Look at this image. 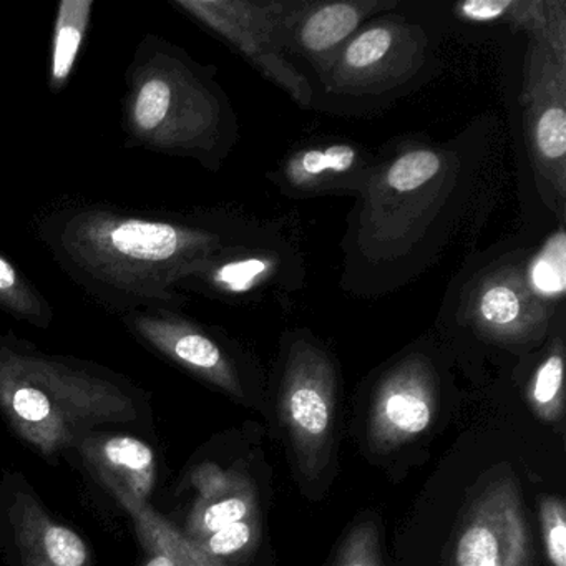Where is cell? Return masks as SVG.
Wrapping results in <instances>:
<instances>
[{
    "label": "cell",
    "mask_w": 566,
    "mask_h": 566,
    "mask_svg": "<svg viewBox=\"0 0 566 566\" xmlns=\"http://www.w3.org/2000/svg\"><path fill=\"white\" fill-rule=\"evenodd\" d=\"M357 154L349 145H333L326 150H311L300 155L294 168L303 178H316L326 171L343 174L356 161Z\"/></svg>",
    "instance_id": "44dd1931"
},
{
    "label": "cell",
    "mask_w": 566,
    "mask_h": 566,
    "mask_svg": "<svg viewBox=\"0 0 566 566\" xmlns=\"http://www.w3.org/2000/svg\"><path fill=\"white\" fill-rule=\"evenodd\" d=\"M334 566H384L379 530L374 522H360L349 530Z\"/></svg>",
    "instance_id": "e0dca14e"
},
{
    "label": "cell",
    "mask_w": 566,
    "mask_h": 566,
    "mask_svg": "<svg viewBox=\"0 0 566 566\" xmlns=\"http://www.w3.org/2000/svg\"><path fill=\"white\" fill-rule=\"evenodd\" d=\"M536 147L545 160L563 161L566 154V115L563 107L543 112L535 130Z\"/></svg>",
    "instance_id": "603a6c76"
},
{
    "label": "cell",
    "mask_w": 566,
    "mask_h": 566,
    "mask_svg": "<svg viewBox=\"0 0 566 566\" xmlns=\"http://www.w3.org/2000/svg\"><path fill=\"white\" fill-rule=\"evenodd\" d=\"M174 92V82L165 75L151 74L144 78L132 105V124L140 137L155 142L167 120Z\"/></svg>",
    "instance_id": "7c38bea8"
},
{
    "label": "cell",
    "mask_w": 566,
    "mask_h": 566,
    "mask_svg": "<svg viewBox=\"0 0 566 566\" xmlns=\"http://www.w3.org/2000/svg\"><path fill=\"white\" fill-rule=\"evenodd\" d=\"M390 48V32L376 28L360 34L347 48L346 61L350 67L364 69L379 62Z\"/></svg>",
    "instance_id": "cb8c5ba5"
},
{
    "label": "cell",
    "mask_w": 566,
    "mask_h": 566,
    "mask_svg": "<svg viewBox=\"0 0 566 566\" xmlns=\"http://www.w3.org/2000/svg\"><path fill=\"white\" fill-rule=\"evenodd\" d=\"M543 539L549 565L566 566V509L558 496H545L539 503Z\"/></svg>",
    "instance_id": "d6986e66"
},
{
    "label": "cell",
    "mask_w": 566,
    "mask_h": 566,
    "mask_svg": "<svg viewBox=\"0 0 566 566\" xmlns=\"http://www.w3.org/2000/svg\"><path fill=\"white\" fill-rule=\"evenodd\" d=\"M452 566H532V536L515 480H493L470 503Z\"/></svg>",
    "instance_id": "5b68a950"
},
{
    "label": "cell",
    "mask_w": 566,
    "mask_h": 566,
    "mask_svg": "<svg viewBox=\"0 0 566 566\" xmlns=\"http://www.w3.org/2000/svg\"><path fill=\"white\" fill-rule=\"evenodd\" d=\"M135 331L151 347L160 350L201 379L234 397L243 396L240 377L217 343L187 323L167 317L135 316Z\"/></svg>",
    "instance_id": "ba28073f"
},
{
    "label": "cell",
    "mask_w": 566,
    "mask_h": 566,
    "mask_svg": "<svg viewBox=\"0 0 566 566\" xmlns=\"http://www.w3.org/2000/svg\"><path fill=\"white\" fill-rule=\"evenodd\" d=\"M91 0H64L55 24L54 51H52V82L64 84L71 77L91 21Z\"/></svg>",
    "instance_id": "8fae6325"
},
{
    "label": "cell",
    "mask_w": 566,
    "mask_h": 566,
    "mask_svg": "<svg viewBox=\"0 0 566 566\" xmlns=\"http://www.w3.org/2000/svg\"><path fill=\"white\" fill-rule=\"evenodd\" d=\"M509 0H470L465 4L460 6V12L465 18L476 22L495 21L500 15L505 14L506 9L512 8Z\"/></svg>",
    "instance_id": "484cf974"
},
{
    "label": "cell",
    "mask_w": 566,
    "mask_h": 566,
    "mask_svg": "<svg viewBox=\"0 0 566 566\" xmlns=\"http://www.w3.org/2000/svg\"><path fill=\"white\" fill-rule=\"evenodd\" d=\"M0 416L39 455L54 459L104 427L148 419V402L105 370L0 346Z\"/></svg>",
    "instance_id": "6da1fadb"
},
{
    "label": "cell",
    "mask_w": 566,
    "mask_h": 566,
    "mask_svg": "<svg viewBox=\"0 0 566 566\" xmlns=\"http://www.w3.org/2000/svg\"><path fill=\"white\" fill-rule=\"evenodd\" d=\"M440 160L433 151L413 150L402 155L389 171V184L397 191H412L436 177Z\"/></svg>",
    "instance_id": "ac0fdd59"
},
{
    "label": "cell",
    "mask_w": 566,
    "mask_h": 566,
    "mask_svg": "<svg viewBox=\"0 0 566 566\" xmlns=\"http://www.w3.org/2000/svg\"><path fill=\"white\" fill-rule=\"evenodd\" d=\"M115 500L124 506L125 512L132 516L135 522H140L147 526L158 542L167 548V552L174 556L177 566H228L223 559L213 558L201 552L195 543H191L187 536L181 533L174 523L168 522L161 516L150 503L138 502L125 493H112Z\"/></svg>",
    "instance_id": "30bf717a"
},
{
    "label": "cell",
    "mask_w": 566,
    "mask_h": 566,
    "mask_svg": "<svg viewBox=\"0 0 566 566\" xmlns=\"http://www.w3.org/2000/svg\"><path fill=\"white\" fill-rule=\"evenodd\" d=\"M65 250L102 283L155 296L200 264L207 238L161 221L85 213L69 223Z\"/></svg>",
    "instance_id": "7a4b0ae2"
},
{
    "label": "cell",
    "mask_w": 566,
    "mask_h": 566,
    "mask_svg": "<svg viewBox=\"0 0 566 566\" xmlns=\"http://www.w3.org/2000/svg\"><path fill=\"white\" fill-rule=\"evenodd\" d=\"M522 301L509 286H493L485 291L480 303L483 321L493 329H510L520 317Z\"/></svg>",
    "instance_id": "7402d4cb"
},
{
    "label": "cell",
    "mask_w": 566,
    "mask_h": 566,
    "mask_svg": "<svg viewBox=\"0 0 566 566\" xmlns=\"http://www.w3.org/2000/svg\"><path fill=\"white\" fill-rule=\"evenodd\" d=\"M336 380L329 364L314 350H296L284 374L281 419L297 469L314 479L333 455Z\"/></svg>",
    "instance_id": "277c9868"
},
{
    "label": "cell",
    "mask_w": 566,
    "mask_h": 566,
    "mask_svg": "<svg viewBox=\"0 0 566 566\" xmlns=\"http://www.w3.org/2000/svg\"><path fill=\"white\" fill-rule=\"evenodd\" d=\"M134 525L138 539H140L145 549V559L142 566H177L174 556L167 552V548L158 542L157 536L147 526L142 525L140 522H135V520Z\"/></svg>",
    "instance_id": "d4e9b609"
},
{
    "label": "cell",
    "mask_w": 566,
    "mask_h": 566,
    "mask_svg": "<svg viewBox=\"0 0 566 566\" xmlns=\"http://www.w3.org/2000/svg\"><path fill=\"white\" fill-rule=\"evenodd\" d=\"M0 303L11 307L14 313L31 319H41L42 306L28 284L21 280L18 271L0 258Z\"/></svg>",
    "instance_id": "ffe728a7"
},
{
    "label": "cell",
    "mask_w": 566,
    "mask_h": 566,
    "mask_svg": "<svg viewBox=\"0 0 566 566\" xmlns=\"http://www.w3.org/2000/svg\"><path fill=\"white\" fill-rule=\"evenodd\" d=\"M360 14L353 4H331L317 11L304 25L301 41L313 52H323L343 42L359 24Z\"/></svg>",
    "instance_id": "5bb4252c"
},
{
    "label": "cell",
    "mask_w": 566,
    "mask_h": 566,
    "mask_svg": "<svg viewBox=\"0 0 566 566\" xmlns=\"http://www.w3.org/2000/svg\"><path fill=\"white\" fill-rule=\"evenodd\" d=\"M258 535H260V528H258L256 516V518L243 520V522L224 526L205 538L190 539V542L207 555L224 562V558L248 552L256 543Z\"/></svg>",
    "instance_id": "2e32d148"
},
{
    "label": "cell",
    "mask_w": 566,
    "mask_h": 566,
    "mask_svg": "<svg viewBox=\"0 0 566 566\" xmlns=\"http://www.w3.org/2000/svg\"><path fill=\"white\" fill-rule=\"evenodd\" d=\"M0 553L8 566H94L87 539L51 512L21 472L0 476Z\"/></svg>",
    "instance_id": "3957f363"
},
{
    "label": "cell",
    "mask_w": 566,
    "mask_h": 566,
    "mask_svg": "<svg viewBox=\"0 0 566 566\" xmlns=\"http://www.w3.org/2000/svg\"><path fill=\"white\" fill-rule=\"evenodd\" d=\"M191 483L198 496L181 530L188 539L205 538L224 526L256 518V495L243 473L203 463L191 473Z\"/></svg>",
    "instance_id": "9c48e42d"
},
{
    "label": "cell",
    "mask_w": 566,
    "mask_h": 566,
    "mask_svg": "<svg viewBox=\"0 0 566 566\" xmlns=\"http://www.w3.org/2000/svg\"><path fill=\"white\" fill-rule=\"evenodd\" d=\"M530 281L542 296H562L566 287L565 234L559 231L533 261Z\"/></svg>",
    "instance_id": "9a60e30c"
},
{
    "label": "cell",
    "mask_w": 566,
    "mask_h": 566,
    "mask_svg": "<svg viewBox=\"0 0 566 566\" xmlns=\"http://www.w3.org/2000/svg\"><path fill=\"white\" fill-rule=\"evenodd\" d=\"M437 407L432 374L420 363L394 370L374 397L369 417L370 446L390 452L426 432Z\"/></svg>",
    "instance_id": "8992f818"
},
{
    "label": "cell",
    "mask_w": 566,
    "mask_h": 566,
    "mask_svg": "<svg viewBox=\"0 0 566 566\" xmlns=\"http://www.w3.org/2000/svg\"><path fill=\"white\" fill-rule=\"evenodd\" d=\"M528 402L538 419L559 422L565 409L563 389V354L553 350L536 369L528 387Z\"/></svg>",
    "instance_id": "4fadbf2b"
},
{
    "label": "cell",
    "mask_w": 566,
    "mask_h": 566,
    "mask_svg": "<svg viewBox=\"0 0 566 566\" xmlns=\"http://www.w3.org/2000/svg\"><path fill=\"white\" fill-rule=\"evenodd\" d=\"M74 450L108 492L150 503L158 475L157 455L150 443L128 433L97 430L84 437Z\"/></svg>",
    "instance_id": "52a82bcc"
}]
</instances>
